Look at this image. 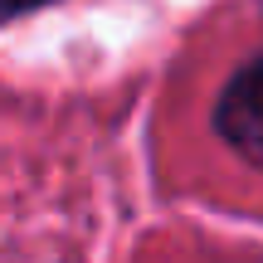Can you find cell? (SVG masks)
<instances>
[{"label": "cell", "instance_id": "obj_1", "mask_svg": "<svg viewBox=\"0 0 263 263\" xmlns=\"http://www.w3.org/2000/svg\"><path fill=\"white\" fill-rule=\"evenodd\" d=\"M215 127L244 161L263 166V54L249 59L215 103Z\"/></svg>", "mask_w": 263, "mask_h": 263}, {"label": "cell", "instance_id": "obj_2", "mask_svg": "<svg viewBox=\"0 0 263 263\" xmlns=\"http://www.w3.org/2000/svg\"><path fill=\"white\" fill-rule=\"evenodd\" d=\"M39 5H49V0H0V25L15 20V15H25V10H39Z\"/></svg>", "mask_w": 263, "mask_h": 263}]
</instances>
